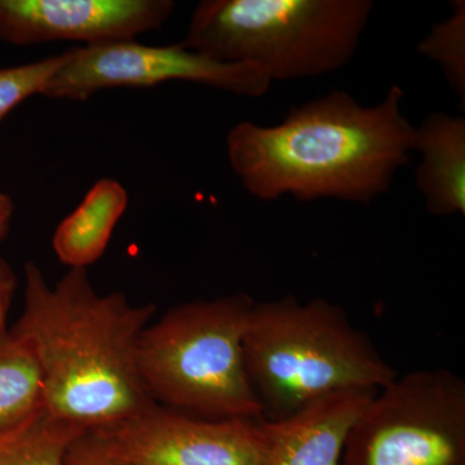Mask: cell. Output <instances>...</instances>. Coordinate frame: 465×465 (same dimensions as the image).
Wrapping results in <instances>:
<instances>
[{
    "mask_svg": "<svg viewBox=\"0 0 465 465\" xmlns=\"http://www.w3.org/2000/svg\"><path fill=\"white\" fill-rule=\"evenodd\" d=\"M403 99L399 85L374 106L332 91L291 109L280 124L241 122L226 139L229 163L260 201L291 195L370 204L390 193L414 150Z\"/></svg>",
    "mask_w": 465,
    "mask_h": 465,
    "instance_id": "cell-1",
    "label": "cell"
},
{
    "mask_svg": "<svg viewBox=\"0 0 465 465\" xmlns=\"http://www.w3.org/2000/svg\"><path fill=\"white\" fill-rule=\"evenodd\" d=\"M155 312L153 302L134 304L122 292L101 295L87 269H69L51 286L27 262L24 311L11 331L38 361L45 411L87 433L154 406L137 348Z\"/></svg>",
    "mask_w": 465,
    "mask_h": 465,
    "instance_id": "cell-2",
    "label": "cell"
},
{
    "mask_svg": "<svg viewBox=\"0 0 465 465\" xmlns=\"http://www.w3.org/2000/svg\"><path fill=\"white\" fill-rule=\"evenodd\" d=\"M243 351L265 420L333 391L381 390L399 375L344 309L323 298L256 302Z\"/></svg>",
    "mask_w": 465,
    "mask_h": 465,
    "instance_id": "cell-3",
    "label": "cell"
},
{
    "mask_svg": "<svg viewBox=\"0 0 465 465\" xmlns=\"http://www.w3.org/2000/svg\"><path fill=\"white\" fill-rule=\"evenodd\" d=\"M370 0H204L183 45L269 81L316 78L347 65L371 16Z\"/></svg>",
    "mask_w": 465,
    "mask_h": 465,
    "instance_id": "cell-4",
    "label": "cell"
},
{
    "mask_svg": "<svg viewBox=\"0 0 465 465\" xmlns=\"http://www.w3.org/2000/svg\"><path fill=\"white\" fill-rule=\"evenodd\" d=\"M256 302L247 293L177 305L140 338L137 366L164 406L206 419L262 420L243 341Z\"/></svg>",
    "mask_w": 465,
    "mask_h": 465,
    "instance_id": "cell-5",
    "label": "cell"
},
{
    "mask_svg": "<svg viewBox=\"0 0 465 465\" xmlns=\"http://www.w3.org/2000/svg\"><path fill=\"white\" fill-rule=\"evenodd\" d=\"M341 465H465V381L443 367L397 375L351 427Z\"/></svg>",
    "mask_w": 465,
    "mask_h": 465,
    "instance_id": "cell-6",
    "label": "cell"
},
{
    "mask_svg": "<svg viewBox=\"0 0 465 465\" xmlns=\"http://www.w3.org/2000/svg\"><path fill=\"white\" fill-rule=\"evenodd\" d=\"M171 81L204 84L238 96L260 97L272 82L249 64L222 63L183 43L148 45L136 41L84 45L65 52L63 66L43 96L84 101L115 87H154Z\"/></svg>",
    "mask_w": 465,
    "mask_h": 465,
    "instance_id": "cell-7",
    "label": "cell"
},
{
    "mask_svg": "<svg viewBox=\"0 0 465 465\" xmlns=\"http://www.w3.org/2000/svg\"><path fill=\"white\" fill-rule=\"evenodd\" d=\"M94 433L130 465H260L259 420L250 419L200 418L155 403Z\"/></svg>",
    "mask_w": 465,
    "mask_h": 465,
    "instance_id": "cell-8",
    "label": "cell"
},
{
    "mask_svg": "<svg viewBox=\"0 0 465 465\" xmlns=\"http://www.w3.org/2000/svg\"><path fill=\"white\" fill-rule=\"evenodd\" d=\"M173 9L171 0H0V41L130 42L159 29Z\"/></svg>",
    "mask_w": 465,
    "mask_h": 465,
    "instance_id": "cell-9",
    "label": "cell"
},
{
    "mask_svg": "<svg viewBox=\"0 0 465 465\" xmlns=\"http://www.w3.org/2000/svg\"><path fill=\"white\" fill-rule=\"evenodd\" d=\"M379 390L333 391L278 420H259L260 465H341L358 416Z\"/></svg>",
    "mask_w": 465,
    "mask_h": 465,
    "instance_id": "cell-10",
    "label": "cell"
},
{
    "mask_svg": "<svg viewBox=\"0 0 465 465\" xmlns=\"http://www.w3.org/2000/svg\"><path fill=\"white\" fill-rule=\"evenodd\" d=\"M415 182L432 215H465V118L434 112L414 128Z\"/></svg>",
    "mask_w": 465,
    "mask_h": 465,
    "instance_id": "cell-11",
    "label": "cell"
},
{
    "mask_svg": "<svg viewBox=\"0 0 465 465\" xmlns=\"http://www.w3.org/2000/svg\"><path fill=\"white\" fill-rule=\"evenodd\" d=\"M128 207L127 191L118 182L94 183L79 206L54 231L52 247L70 269H87L104 255Z\"/></svg>",
    "mask_w": 465,
    "mask_h": 465,
    "instance_id": "cell-12",
    "label": "cell"
},
{
    "mask_svg": "<svg viewBox=\"0 0 465 465\" xmlns=\"http://www.w3.org/2000/svg\"><path fill=\"white\" fill-rule=\"evenodd\" d=\"M45 411L42 372L32 348L9 330L0 338V433Z\"/></svg>",
    "mask_w": 465,
    "mask_h": 465,
    "instance_id": "cell-13",
    "label": "cell"
},
{
    "mask_svg": "<svg viewBox=\"0 0 465 465\" xmlns=\"http://www.w3.org/2000/svg\"><path fill=\"white\" fill-rule=\"evenodd\" d=\"M84 430L42 411L0 433V465H67V452Z\"/></svg>",
    "mask_w": 465,
    "mask_h": 465,
    "instance_id": "cell-14",
    "label": "cell"
},
{
    "mask_svg": "<svg viewBox=\"0 0 465 465\" xmlns=\"http://www.w3.org/2000/svg\"><path fill=\"white\" fill-rule=\"evenodd\" d=\"M451 16L433 25L419 43L418 51L442 70L446 81L463 103L465 101V2H451Z\"/></svg>",
    "mask_w": 465,
    "mask_h": 465,
    "instance_id": "cell-15",
    "label": "cell"
},
{
    "mask_svg": "<svg viewBox=\"0 0 465 465\" xmlns=\"http://www.w3.org/2000/svg\"><path fill=\"white\" fill-rule=\"evenodd\" d=\"M64 61L65 54L25 65L0 67V122L29 97L43 94Z\"/></svg>",
    "mask_w": 465,
    "mask_h": 465,
    "instance_id": "cell-16",
    "label": "cell"
},
{
    "mask_svg": "<svg viewBox=\"0 0 465 465\" xmlns=\"http://www.w3.org/2000/svg\"><path fill=\"white\" fill-rule=\"evenodd\" d=\"M67 465H130L115 455L96 433L87 432L73 443Z\"/></svg>",
    "mask_w": 465,
    "mask_h": 465,
    "instance_id": "cell-17",
    "label": "cell"
},
{
    "mask_svg": "<svg viewBox=\"0 0 465 465\" xmlns=\"http://www.w3.org/2000/svg\"><path fill=\"white\" fill-rule=\"evenodd\" d=\"M16 289V274L12 271L8 262L0 258V338L7 335L9 331L7 326L8 312Z\"/></svg>",
    "mask_w": 465,
    "mask_h": 465,
    "instance_id": "cell-18",
    "label": "cell"
},
{
    "mask_svg": "<svg viewBox=\"0 0 465 465\" xmlns=\"http://www.w3.org/2000/svg\"><path fill=\"white\" fill-rule=\"evenodd\" d=\"M14 213V201L11 200L9 195L0 192V241H2L8 232Z\"/></svg>",
    "mask_w": 465,
    "mask_h": 465,
    "instance_id": "cell-19",
    "label": "cell"
}]
</instances>
